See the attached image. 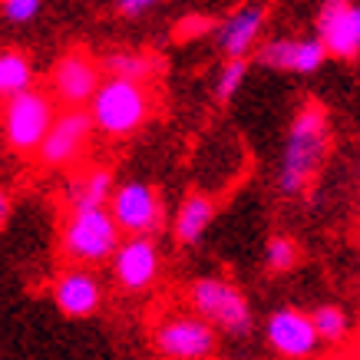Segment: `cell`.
<instances>
[{"instance_id":"obj_9","label":"cell","mask_w":360,"mask_h":360,"mask_svg":"<svg viewBox=\"0 0 360 360\" xmlns=\"http://www.w3.org/2000/svg\"><path fill=\"white\" fill-rule=\"evenodd\" d=\"M264 340L284 360H307L321 347L311 311H301V307H278V311H271L268 321H264Z\"/></svg>"},{"instance_id":"obj_18","label":"cell","mask_w":360,"mask_h":360,"mask_svg":"<svg viewBox=\"0 0 360 360\" xmlns=\"http://www.w3.org/2000/svg\"><path fill=\"white\" fill-rule=\"evenodd\" d=\"M103 70H106V77L129 79V83L146 86L159 73V56L149 53V50H112L103 60Z\"/></svg>"},{"instance_id":"obj_20","label":"cell","mask_w":360,"mask_h":360,"mask_svg":"<svg viewBox=\"0 0 360 360\" xmlns=\"http://www.w3.org/2000/svg\"><path fill=\"white\" fill-rule=\"evenodd\" d=\"M311 321H314L321 344H340V340H347V334H350V317H347V311L338 304H317L314 311H311Z\"/></svg>"},{"instance_id":"obj_1","label":"cell","mask_w":360,"mask_h":360,"mask_svg":"<svg viewBox=\"0 0 360 360\" xmlns=\"http://www.w3.org/2000/svg\"><path fill=\"white\" fill-rule=\"evenodd\" d=\"M330 149V116L321 103H304L295 112V120L284 136L281 169H278V192L281 195H301L307 182L321 169Z\"/></svg>"},{"instance_id":"obj_4","label":"cell","mask_w":360,"mask_h":360,"mask_svg":"<svg viewBox=\"0 0 360 360\" xmlns=\"http://www.w3.org/2000/svg\"><path fill=\"white\" fill-rule=\"evenodd\" d=\"M122 231L110 208H89V212H70L60 235V251H63L77 268H93V264L112 262L122 245Z\"/></svg>"},{"instance_id":"obj_21","label":"cell","mask_w":360,"mask_h":360,"mask_svg":"<svg viewBox=\"0 0 360 360\" xmlns=\"http://www.w3.org/2000/svg\"><path fill=\"white\" fill-rule=\"evenodd\" d=\"M297 258H301V248H297V241L288 238V235H271L268 245H264V271L268 274L295 271Z\"/></svg>"},{"instance_id":"obj_22","label":"cell","mask_w":360,"mask_h":360,"mask_svg":"<svg viewBox=\"0 0 360 360\" xmlns=\"http://www.w3.org/2000/svg\"><path fill=\"white\" fill-rule=\"evenodd\" d=\"M245 79H248V60H229V63H221L219 77H215V103H229L235 99L241 86H245Z\"/></svg>"},{"instance_id":"obj_19","label":"cell","mask_w":360,"mask_h":360,"mask_svg":"<svg viewBox=\"0 0 360 360\" xmlns=\"http://www.w3.org/2000/svg\"><path fill=\"white\" fill-rule=\"evenodd\" d=\"M30 89H33L30 56L17 50V46H4L0 50V96H4V103L13 96H23Z\"/></svg>"},{"instance_id":"obj_12","label":"cell","mask_w":360,"mask_h":360,"mask_svg":"<svg viewBox=\"0 0 360 360\" xmlns=\"http://www.w3.org/2000/svg\"><path fill=\"white\" fill-rule=\"evenodd\" d=\"M314 27V37L328 46L330 56H338V60L360 56V4H347V0L321 4Z\"/></svg>"},{"instance_id":"obj_3","label":"cell","mask_w":360,"mask_h":360,"mask_svg":"<svg viewBox=\"0 0 360 360\" xmlns=\"http://www.w3.org/2000/svg\"><path fill=\"white\" fill-rule=\"evenodd\" d=\"M153 112V96L142 83H129V79L106 77V83L99 86L96 99L89 103V116L96 132L110 136V139H126L132 132H139Z\"/></svg>"},{"instance_id":"obj_24","label":"cell","mask_w":360,"mask_h":360,"mask_svg":"<svg viewBox=\"0 0 360 360\" xmlns=\"http://www.w3.org/2000/svg\"><path fill=\"white\" fill-rule=\"evenodd\" d=\"M219 30V23L212 20V17H205V13H188V17H182V23L175 27V33H179V40H192V37H205V33Z\"/></svg>"},{"instance_id":"obj_25","label":"cell","mask_w":360,"mask_h":360,"mask_svg":"<svg viewBox=\"0 0 360 360\" xmlns=\"http://www.w3.org/2000/svg\"><path fill=\"white\" fill-rule=\"evenodd\" d=\"M155 4L153 0H120L116 4V11L122 13V17H129V20H136V17H146V13L153 11Z\"/></svg>"},{"instance_id":"obj_17","label":"cell","mask_w":360,"mask_h":360,"mask_svg":"<svg viewBox=\"0 0 360 360\" xmlns=\"http://www.w3.org/2000/svg\"><path fill=\"white\" fill-rule=\"evenodd\" d=\"M215 198L205 195V192H188L179 208H175V219H172V235L179 245H195L202 241L208 229H212V221H215Z\"/></svg>"},{"instance_id":"obj_14","label":"cell","mask_w":360,"mask_h":360,"mask_svg":"<svg viewBox=\"0 0 360 360\" xmlns=\"http://www.w3.org/2000/svg\"><path fill=\"white\" fill-rule=\"evenodd\" d=\"M50 297L60 314L66 317H89L103 304V284L89 268H63L50 284Z\"/></svg>"},{"instance_id":"obj_6","label":"cell","mask_w":360,"mask_h":360,"mask_svg":"<svg viewBox=\"0 0 360 360\" xmlns=\"http://www.w3.org/2000/svg\"><path fill=\"white\" fill-rule=\"evenodd\" d=\"M153 344L165 360H208L219 344V330L195 311H169L155 321Z\"/></svg>"},{"instance_id":"obj_2","label":"cell","mask_w":360,"mask_h":360,"mask_svg":"<svg viewBox=\"0 0 360 360\" xmlns=\"http://www.w3.org/2000/svg\"><path fill=\"white\" fill-rule=\"evenodd\" d=\"M186 301L202 321H208L212 328L229 334V338H248L251 328H255L248 297L241 295V288L231 284L229 278L202 274L188 284Z\"/></svg>"},{"instance_id":"obj_10","label":"cell","mask_w":360,"mask_h":360,"mask_svg":"<svg viewBox=\"0 0 360 360\" xmlns=\"http://www.w3.org/2000/svg\"><path fill=\"white\" fill-rule=\"evenodd\" d=\"M93 132H96V126H93L89 110H63L56 116L46 142L40 146L37 159L46 169H66V165L79 162L83 153H86L89 139H93Z\"/></svg>"},{"instance_id":"obj_13","label":"cell","mask_w":360,"mask_h":360,"mask_svg":"<svg viewBox=\"0 0 360 360\" xmlns=\"http://www.w3.org/2000/svg\"><path fill=\"white\" fill-rule=\"evenodd\" d=\"M112 278L122 291H149L162 271V258H159V248H155L153 238H126L112 258Z\"/></svg>"},{"instance_id":"obj_11","label":"cell","mask_w":360,"mask_h":360,"mask_svg":"<svg viewBox=\"0 0 360 360\" xmlns=\"http://www.w3.org/2000/svg\"><path fill=\"white\" fill-rule=\"evenodd\" d=\"M328 46L321 44L317 37H268L255 60L264 66V70H278V73H297V77H307V73H317L321 66L328 63Z\"/></svg>"},{"instance_id":"obj_8","label":"cell","mask_w":360,"mask_h":360,"mask_svg":"<svg viewBox=\"0 0 360 360\" xmlns=\"http://www.w3.org/2000/svg\"><path fill=\"white\" fill-rule=\"evenodd\" d=\"M110 215L116 219V225H120L126 238H153L155 231L162 229L165 219L159 192L149 182H139V179L120 182V188H116V195L110 202Z\"/></svg>"},{"instance_id":"obj_26","label":"cell","mask_w":360,"mask_h":360,"mask_svg":"<svg viewBox=\"0 0 360 360\" xmlns=\"http://www.w3.org/2000/svg\"><path fill=\"white\" fill-rule=\"evenodd\" d=\"M7 208H11V198L4 195V198H0V219H7Z\"/></svg>"},{"instance_id":"obj_15","label":"cell","mask_w":360,"mask_h":360,"mask_svg":"<svg viewBox=\"0 0 360 360\" xmlns=\"http://www.w3.org/2000/svg\"><path fill=\"white\" fill-rule=\"evenodd\" d=\"M264 23H268V7L262 4H251V7H238L235 13H229L225 20L219 23L215 30V40H219V50L229 60H248V53L264 44L262 33Z\"/></svg>"},{"instance_id":"obj_23","label":"cell","mask_w":360,"mask_h":360,"mask_svg":"<svg viewBox=\"0 0 360 360\" xmlns=\"http://www.w3.org/2000/svg\"><path fill=\"white\" fill-rule=\"evenodd\" d=\"M40 11H44L40 0H4L0 4V13H4L7 23H30V20H37Z\"/></svg>"},{"instance_id":"obj_5","label":"cell","mask_w":360,"mask_h":360,"mask_svg":"<svg viewBox=\"0 0 360 360\" xmlns=\"http://www.w3.org/2000/svg\"><path fill=\"white\" fill-rule=\"evenodd\" d=\"M60 112L53 110V96L44 89H30L23 96L4 103V142L17 155H37L46 142Z\"/></svg>"},{"instance_id":"obj_7","label":"cell","mask_w":360,"mask_h":360,"mask_svg":"<svg viewBox=\"0 0 360 360\" xmlns=\"http://www.w3.org/2000/svg\"><path fill=\"white\" fill-rule=\"evenodd\" d=\"M106 83L103 63L93 60L86 50H66L53 60L50 70V96L63 103L66 110H83L96 99L99 86Z\"/></svg>"},{"instance_id":"obj_16","label":"cell","mask_w":360,"mask_h":360,"mask_svg":"<svg viewBox=\"0 0 360 360\" xmlns=\"http://www.w3.org/2000/svg\"><path fill=\"white\" fill-rule=\"evenodd\" d=\"M116 179L106 165L86 169L66 186V205L70 212H89V208H110L112 195H116Z\"/></svg>"}]
</instances>
